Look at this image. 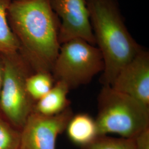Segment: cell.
<instances>
[{
	"label": "cell",
	"mask_w": 149,
	"mask_h": 149,
	"mask_svg": "<svg viewBox=\"0 0 149 149\" xmlns=\"http://www.w3.org/2000/svg\"><path fill=\"white\" fill-rule=\"evenodd\" d=\"M95 119L98 136L114 134L133 139L149 127V106L111 86H103L98 97Z\"/></svg>",
	"instance_id": "3957f363"
},
{
	"label": "cell",
	"mask_w": 149,
	"mask_h": 149,
	"mask_svg": "<svg viewBox=\"0 0 149 149\" xmlns=\"http://www.w3.org/2000/svg\"><path fill=\"white\" fill-rule=\"evenodd\" d=\"M81 149H135L133 139L100 135Z\"/></svg>",
	"instance_id": "4fadbf2b"
},
{
	"label": "cell",
	"mask_w": 149,
	"mask_h": 149,
	"mask_svg": "<svg viewBox=\"0 0 149 149\" xmlns=\"http://www.w3.org/2000/svg\"><path fill=\"white\" fill-rule=\"evenodd\" d=\"M7 18L32 69L52 72L61 45L60 21L50 0H11Z\"/></svg>",
	"instance_id": "6da1fadb"
},
{
	"label": "cell",
	"mask_w": 149,
	"mask_h": 149,
	"mask_svg": "<svg viewBox=\"0 0 149 149\" xmlns=\"http://www.w3.org/2000/svg\"><path fill=\"white\" fill-rule=\"evenodd\" d=\"M11 0H0V54L19 52L20 43L9 24L7 10Z\"/></svg>",
	"instance_id": "8fae6325"
},
{
	"label": "cell",
	"mask_w": 149,
	"mask_h": 149,
	"mask_svg": "<svg viewBox=\"0 0 149 149\" xmlns=\"http://www.w3.org/2000/svg\"><path fill=\"white\" fill-rule=\"evenodd\" d=\"M70 89L65 83L55 81L53 87L42 98L34 103L33 112L45 116H53L70 107Z\"/></svg>",
	"instance_id": "9c48e42d"
},
{
	"label": "cell",
	"mask_w": 149,
	"mask_h": 149,
	"mask_svg": "<svg viewBox=\"0 0 149 149\" xmlns=\"http://www.w3.org/2000/svg\"><path fill=\"white\" fill-rule=\"evenodd\" d=\"M21 130L0 116V149H20Z\"/></svg>",
	"instance_id": "5bb4252c"
},
{
	"label": "cell",
	"mask_w": 149,
	"mask_h": 149,
	"mask_svg": "<svg viewBox=\"0 0 149 149\" xmlns=\"http://www.w3.org/2000/svg\"><path fill=\"white\" fill-rule=\"evenodd\" d=\"M149 106V53L143 48L118 73L111 86Z\"/></svg>",
	"instance_id": "ba28073f"
},
{
	"label": "cell",
	"mask_w": 149,
	"mask_h": 149,
	"mask_svg": "<svg viewBox=\"0 0 149 149\" xmlns=\"http://www.w3.org/2000/svg\"><path fill=\"white\" fill-rule=\"evenodd\" d=\"M133 139L135 149H149V127L140 132Z\"/></svg>",
	"instance_id": "9a60e30c"
},
{
	"label": "cell",
	"mask_w": 149,
	"mask_h": 149,
	"mask_svg": "<svg viewBox=\"0 0 149 149\" xmlns=\"http://www.w3.org/2000/svg\"><path fill=\"white\" fill-rule=\"evenodd\" d=\"M55 82L52 73L47 71H38L29 74L26 81L27 92L34 102L45 96Z\"/></svg>",
	"instance_id": "7c38bea8"
},
{
	"label": "cell",
	"mask_w": 149,
	"mask_h": 149,
	"mask_svg": "<svg viewBox=\"0 0 149 149\" xmlns=\"http://www.w3.org/2000/svg\"><path fill=\"white\" fill-rule=\"evenodd\" d=\"M91 23L104 62L100 82L111 86L143 48L128 31L117 0H88Z\"/></svg>",
	"instance_id": "7a4b0ae2"
},
{
	"label": "cell",
	"mask_w": 149,
	"mask_h": 149,
	"mask_svg": "<svg viewBox=\"0 0 149 149\" xmlns=\"http://www.w3.org/2000/svg\"><path fill=\"white\" fill-rule=\"evenodd\" d=\"M1 56L3 80L0 93V112L10 123L21 130L33 112L35 103L29 96L26 86L32 67L19 52Z\"/></svg>",
	"instance_id": "5b68a950"
},
{
	"label": "cell",
	"mask_w": 149,
	"mask_h": 149,
	"mask_svg": "<svg viewBox=\"0 0 149 149\" xmlns=\"http://www.w3.org/2000/svg\"><path fill=\"white\" fill-rule=\"evenodd\" d=\"M73 115L70 107L53 116L32 112L21 129L20 149H56L58 137Z\"/></svg>",
	"instance_id": "8992f818"
},
{
	"label": "cell",
	"mask_w": 149,
	"mask_h": 149,
	"mask_svg": "<svg viewBox=\"0 0 149 149\" xmlns=\"http://www.w3.org/2000/svg\"><path fill=\"white\" fill-rule=\"evenodd\" d=\"M103 69V59L99 49L77 38L60 45L52 73L55 81L64 82L70 90L90 83Z\"/></svg>",
	"instance_id": "277c9868"
},
{
	"label": "cell",
	"mask_w": 149,
	"mask_h": 149,
	"mask_svg": "<svg viewBox=\"0 0 149 149\" xmlns=\"http://www.w3.org/2000/svg\"><path fill=\"white\" fill-rule=\"evenodd\" d=\"M65 131L70 140L80 148L90 144L98 136L96 119L87 113L74 114Z\"/></svg>",
	"instance_id": "30bf717a"
},
{
	"label": "cell",
	"mask_w": 149,
	"mask_h": 149,
	"mask_svg": "<svg viewBox=\"0 0 149 149\" xmlns=\"http://www.w3.org/2000/svg\"><path fill=\"white\" fill-rule=\"evenodd\" d=\"M3 80V65L1 54H0V93Z\"/></svg>",
	"instance_id": "2e32d148"
},
{
	"label": "cell",
	"mask_w": 149,
	"mask_h": 149,
	"mask_svg": "<svg viewBox=\"0 0 149 149\" xmlns=\"http://www.w3.org/2000/svg\"><path fill=\"white\" fill-rule=\"evenodd\" d=\"M50 3L54 12L60 19V45L77 38L96 45L88 0H50Z\"/></svg>",
	"instance_id": "52a82bcc"
}]
</instances>
